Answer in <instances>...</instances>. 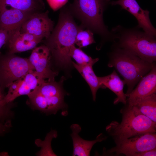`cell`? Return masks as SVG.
I'll return each instance as SVG.
<instances>
[{"label": "cell", "mask_w": 156, "mask_h": 156, "mask_svg": "<svg viewBox=\"0 0 156 156\" xmlns=\"http://www.w3.org/2000/svg\"><path fill=\"white\" fill-rule=\"evenodd\" d=\"M45 8L43 0H0V11L13 8L34 13L42 12Z\"/></svg>", "instance_id": "obj_18"}, {"label": "cell", "mask_w": 156, "mask_h": 156, "mask_svg": "<svg viewBox=\"0 0 156 156\" xmlns=\"http://www.w3.org/2000/svg\"><path fill=\"white\" fill-rule=\"evenodd\" d=\"M80 29L76 37L75 44L80 49L95 42L94 38V34L89 29Z\"/></svg>", "instance_id": "obj_24"}, {"label": "cell", "mask_w": 156, "mask_h": 156, "mask_svg": "<svg viewBox=\"0 0 156 156\" xmlns=\"http://www.w3.org/2000/svg\"><path fill=\"white\" fill-rule=\"evenodd\" d=\"M8 153L5 152H3L0 153V156H8Z\"/></svg>", "instance_id": "obj_30"}, {"label": "cell", "mask_w": 156, "mask_h": 156, "mask_svg": "<svg viewBox=\"0 0 156 156\" xmlns=\"http://www.w3.org/2000/svg\"><path fill=\"white\" fill-rule=\"evenodd\" d=\"M33 92L47 96L65 95L60 83L55 80H45L37 90Z\"/></svg>", "instance_id": "obj_21"}, {"label": "cell", "mask_w": 156, "mask_h": 156, "mask_svg": "<svg viewBox=\"0 0 156 156\" xmlns=\"http://www.w3.org/2000/svg\"><path fill=\"white\" fill-rule=\"evenodd\" d=\"M122 121H113L106 129L114 140L128 138L156 131V122L142 114L135 106L128 104L121 109Z\"/></svg>", "instance_id": "obj_5"}, {"label": "cell", "mask_w": 156, "mask_h": 156, "mask_svg": "<svg viewBox=\"0 0 156 156\" xmlns=\"http://www.w3.org/2000/svg\"><path fill=\"white\" fill-rule=\"evenodd\" d=\"M112 5H119L124 9L132 14L136 19L139 28L144 31L156 37V29L153 25L149 17V11L142 9L136 0H118L112 1Z\"/></svg>", "instance_id": "obj_11"}, {"label": "cell", "mask_w": 156, "mask_h": 156, "mask_svg": "<svg viewBox=\"0 0 156 156\" xmlns=\"http://www.w3.org/2000/svg\"><path fill=\"white\" fill-rule=\"evenodd\" d=\"M57 135L56 131L52 130L47 135L45 140L42 141L37 139L35 141V144L41 147L40 151L36 153L38 156H56L53 152L51 146V143L53 138H55Z\"/></svg>", "instance_id": "obj_22"}, {"label": "cell", "mask_w": 156, "mask_h": 156, "mask_svg": "<svg viewBox=\"0 0 156 156\" xmlns=\"http://www.w3.org/2000/svg\"><path fill=\"white\" fill-rule=\"evenodd\" d=\"M72 64L83 78L89 85L92 93L93 100L95 101L97 90L103 88L100 84L98 77L94 73L93 64L80 65L72 61Z\"/></svg>", "instance_id": "obj_19"}, {"label": "cell", "mask_w": 156, "mask_h": 156, "mask_svg": "<svg viewBox=\"0 0 156 156\" xmlns=\"http://www.w3.org/2000/svg\"><path fill=\"white\" fill-rule=\"evenodd\" d=\"M108 66L114 67L124 79L128 97L140 79L152 68L153 63L140 58L126 50L113 47Z\"/></svg>", "instance_id": "obj_3"}, {"label": "cell", "mask_w": 156, "mask_h": 156, "mask_svg": "<svg viewBox=\"0 0 156 156\" xmlns=\"http://www.w3.org/2000/svg\"><path fill=\"white\" fill-rule=\"evenodd\" d=\"M10 35L9 32L4 29H0V49L7 43Z\"/></svg>", "instance_id": "obj_27"}, {"label": "cell", "mask_w": 156, "mask_h": 156, "mask_svg": "<svg viewBox=\"0 0 156 156\" xmlns=\"http://www.w3.org/2000/svg\"><path fill=\"white\" fill-rule=\"evenodd\" d=\"M70 55L71 58L75 60L77 64L80 65L90 64L94 65L99 60L98 58H92L80 48L76 47L75 44L72 46L71 48Z\"/></svg>", "instance_id": "obj_23"}, {"label": "cell", "mask_w": 156, "mask_h": 156, "mask_svg": "<svg viewBox=\"0 0 156 156\" xmlns=\"http://www.w3.org/2000/svg\"><path fill=\"white\" fill-rule=\"evenodd\" d=\"M108 1H109V0H107Z\"/></svg>", "instance_id": "obj_31"}, {"label": "cell", "mask_w": 156, "mask_h": 156, "mask_svg": "<svg viewBox=\"0 0 156 156\" xmlns=\"http://www.w3.org/2000/svg\"><path fill=\"white\" fill-rule=\"evenodd\" d=\"M51 56L49 49L44 45L33 49L28 58L34 70L45 80H55L57 75V73L51 68Z\"/></svg>", "instance_id": "obj_10"}, {"label": "cell", "mask_w": 156, "mask_h": 156, "mask_svg": "<svg viewBox=\"0 0 156 156\" xmlns=\"http://www.w3.org/2000/svg\"><path fill=\"white\" fill-rule=\"evenodd\" d=\"M137 27L126 28L118 25L111 31L113 47L127 50L142 59L153 63L156 61V37L141 31Z\"/></svg>", "instance_id": "obj_2"}, {"label": "cell", "mask_w": 156, "mask_h": 156, "mask_svg": "<svg viewBox=\"0 0 156 156\" xmlns=\"http://www.w3.org/2000/svg\"><path fill=\"white\" fill-rule=\"evenodd\" d=\"M133 105L142 114L156 122V93L140 100Z\"/></svg>", "instance_id": "obj_20"}, {"label": "cell", "mask_w": 156, "mask_h": 156, "mask_svg": "<svg viewBox=\"0 0 156 156\" xmlns=\"http://www.w3.org/2000/svg\"><path fill=\"white\" fill-rule=\"evenodd\" d=\"M72 131L71 136L73 144V156H88L93 145L96 143L101 142L106 139L102 134H100L95 140H86L81 138L79 135L81 131V127L78 124L72 125L70 127Z\"/></svg>", "instance_id": "obj_16"}, {"label": "cell", "mask_w": 156, "mask_h": 156, "mask_svg": "<svg viewBox=\"0 0 156 156\" xmlns=\"http://www.w3.org/2000/svg\"><path fill=\"white\" fill-rule=\"evenodd\" d=\"M156 149L134 154L133 156H155Z\"/></svg>", "instance_id": "obj_28"}, {"label": "cell", "mask_w": 156, "mask_h": 156, "mask_svg": "<svg viewBox=\"0 0 156 156\" xmlns=\"http://www.w3.org/2000/svg\"><path fill=\"white\" fill-rule=\"evenodd\" d=\"M33 13L15 9H3L0 11V29L7 31L10 35L21 28Z\"/></svg>", "instance_id": "obj_14"}, {"label": "cell", "mask_w": 156, "mask_h": 156, "mask_svg": "<svg viewBox=\"0 0 156 156\" xmlns=\"http://www.w3.org/2000/svg\"><path fill=\"white\" fill-rule=\"evenodd\" d=\"M27 96L30 103L34 108L46 114H55L65 107L64 95L47 96L32 92Z\"/></svg>", "instance_id": "obj_15"}, {"label": "cell", "mask_w": 156, "mask_h": 156, "mask_svg": "<svg viewBox=\"0 0 156 156\" xmlns=\"http://www.w3.org/2000/svg\"><path fill=\"white\" fill-rule=\"evenodd\" d=\"M107 0H74L68 6L74 17L81 25L99 35L104 41H112L113 36L103 21V14Z\"/></svg>", "instance_id": "obj_4"}, {"label": "cell", "mask_w": 156, "mask_h": 156, "mask_svg": "<svg viewBox=\"0 0 156 156\" xmlns=\"http://www.w3.org/2000/svg\"><path fill=\"white\" fill-rule=\"evenodd\" d=\"M45 80L35 70L28 73L9 86L4 97L5 102L10 103L20 96L28 95L37 90Z\"/></svg>", "instance_id": "obj_8"}, {"label": "cell", "mask_w": 156, "mask_h": 156, "mask_svg": "<svg viewBox=\"0 0 156 156\" xmlns=\"http://www.w3.org/2000/svg\"><path fill=\"white\" fill-rule=\"evenodd\" d=\"M6 125V124H3L0 122V135L3 134L5 132L7 127Z\"/></svg>", "instance_id": "obj_29"}, {"label": "cell", "mask_w": 156, "mask_h": 156, "mask_svg": "<svg viewBox=\"0 0 156 156\" xmlns=\"http://www.w3.org/2000/svg\"><path fill=\"white\" fill-rule=\"evenodd\" d=\"M114 140L116 146L107 151L108 155L133 156L135 154L156 149V133Z\"/></svg>", "instance_id": "obj_7"}, {"label": "cell", "mask_w": 156, "mask_h": 156, "mask_svg": "<svg viewBox=\"0 0 156 156\" xmlns=\"http://www.w3.org/2000/svg\"><path fill=\"white\" fill-rule=\"evenodd\" d=\"M136 87L128 96L127 102L131 106L138 101L156 93V66L155 62L150 71L138 82Z\"/></svg>", "instance_id": "obj_12"}, {"label": "cell", "mask_w": 156, "mask_h": 156, "mask_svg": "<svg viewBox=\"0 0 156 156\" xmlns=\"http://www.w3.org/2000/svg\"><path fill=\"white\" fill-rule=\"evenodd\" d=\"M20 29L9 35L6 43L9 53L15 54L33 49L42 40L32 34L21 32Z\"/></svg>", "instance_id": "obj_13"}, {"label": "cell", "mask_w": 156, "mask_h": 156, "mask_svg": "<svg viewBox=\"0 0 156 156\" xmlns=\"http://www.w3.org/2000/svg\"><path fill=\"white\" fill-rule=\"evenodd\" d=\"M49 11L32 14L22 25L20 31L32 34L43 40L47 38L53 29L54 22L49 18Z\"/></svg>", "instance_id": "obj_9"}, {"label": "cell", "mask_w": 156, "mask_h": 156, "mask_svg": "<svg viewBox=\"0 0 156 156\" xmlns=\"http://www.w3.org/2000/svg\"><path fill=\"white\" fill-rule=\"evenodd\" d=\"M50 7L54 11L62 7L68 0H47Z\"/></svg>", "instance_id": "obj_26"}, {"label": "cell", "mask_w": 156, "mask_h": 156, "mask_svg": "<svg viewBox=\"0 0 156 156\" xmlns=\"http://www.w3.org/2000/svg\"><path fill=\"white\" fill-rule=\"evenodd\" d=\"M8 53L0 56V86L3 92L14 82L34 70L29 59Z\"/></svg>", "instance_id": "obj_6"}, {"label": "cell", "mask_w": 156, "mask_h": 156, "mask_svg": "<svg viewBox=\"0 0 156 156\" xmlns=\"http://www.w3.org/2000/svg\"><path fill=\"white\" fill-rule=\"evenodd\" d=\"M98 78L103 88H108L116 95L117 97L114 102V104L120 102L125 105L127 104V96L123 91L124 86L125 85V82L124 80L120 78L115 70L108 75Z\"/></svg>", "instance_id": "obj_17"}, {"label": "cell", "mask_w": 156, "mask_h": 156, "mask_svg": "<svg viewBox=\"0 0 156 156\" xmlns=\"http://www.w3.org/2000/svg\"><path fill=\"white\" fill-rule=\"evenodd\" d=\"M83 28L75 23L68 6L61 9L57 25L49 38L44 41V45L60 67L67 68L72 64L70 49L75 44L78 32Z\"/></svg>", "instance_id": "obj_1"}, {"label": "cell", "mask_w": 156, "mask_h": 156, "mask_svg": "<svg viewBox=\"0 0 156 156\" xmlns=\"http://www.w3.org/2000/svg\"><path fill=\"white\" fill-rule=\"evenodd\" d=\"M5 96L0 86V120L1 121L4 120L10 114L8 106L10 103L7 104L5 102Z\"/></svg>", "instance_id": "obj_25"}]
</instances>
